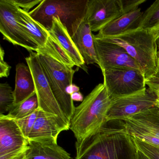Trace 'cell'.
<instances>
[{
  "instance_id": "cell-13",
  "label": "cell",
  "mask_w": 159,
  "mask_h": 159,
  "mask_svg": "<svg viewBox=\"0 0 159 159\" xmlns=\"http://www.w3.org/2000/svg\"><path fill=\"white\" fill-rule=\"evenodd\" d=\"M70 129V123L56 114L49 113L39 108L36 123L29 135V140L53 138Z\"/></svg>"
},
{
  "instance_id": "cell-16",
  "label": "cell",
  "mask_w": 159,
  "mask_h": 159,
  "mask_svg": "<svg viewBox=\"0 0 159 159\" xmlns=\"http://www.w3.org/2000/svg\"><path fill=\"white\" fill-rule=\"evenodd\" d=\"M143 13L139 8L123 15L106 25L98 31L97 35H93L94 37L96 38L114 37L139 28Z\"/></svg>"
},
{
  "instance_id": "cell-30",
  "label": "cell",
  "mask_w": 159,
  "mask_h": 159,
  "mask_svg": "<svg viewBox=\"0 0 159 159\" xmlns=\"http://www.w3.org/2000/svg\"><path fill=\"white\" fill-rule=\"evenodd\" d=\"M4 50L2 47H1L0 49V77H8L10 75V70H11V67L8 65L5 61H4Z\"/></svg>"
},
{
  "instance_id": "cell-27",
  "label": "cell",
  "mask_w": 159,
  "mask_h": 159,
  "mask_svg": "<svg viewBox=\"0 0 159 159\" xmlns=\"http://www.w3.org/2000/svg\"><path fill=\"white\" fill-rule=\"evenodd\" d=\"M133 140L137 148L150 159H159V148L142 141L136 138Z\"/></svg>"
},
{
  "instance_id": "cell-18",
  "label": "cell",
  "mask_w": 159,
  "mask_h": 159,
  "mask_svg": "<svg viewBox=\"0 0 159 159\" xmlns=\"http://www.w3.org/2000/svg\"><path fill=\"white\" fill-rule=\"evenodd\" d=\"M15 105L21 102L36 93L35 82L31 70L24 63H18L16 66L15 88L14 90Z\"/></svg>"
},
{
  "instance_id": "cell-4",
  "label": "cell",
  "mask_w": 159,
  "mask_h": 159,
  "mask_svg": "<svg viewBox=\"0 0 159 159\" xmlns=\"http://www.w3.org/2000/svg\"><path fill=\"white\" fill-rule=\"evenodd\" d=\"M89 0H43L30 15L48 31L53 18H58L71 38L85 18Z\"/></svg>"
},
{
  "instance_id": "cell-35",
  "label": "cell",
  "mask_w": 159,
  "mask_h": 159,
  "mask_svg": "<svg viewBox=\"0 0 159 159\" xmlns=\"http://www.w3.org/2000/svg\"><path fill=\"white\" fill-rule=\"evenodd\" d=\"M136 159H150L147 156L145 153L138 149L137 153Z\"/></svg>"
},
{
  "instance_id": "cell-33",
  "label": "cell",
  "mask_w": 159,
  "mask_h": 159,
  "mask_svg": "<svg viewBox=\"0 0 159 159\" xmlns=\"http://www.w3.org/2000/svg\"><path fill=\"white\" fill-rule=\"evenodd\" d=\"M153 35L156 40L159 39V24L155 26L151 29L148 30Z\"/></svg>"
},
{
  "instance_id": "cell-1",
  "label": "cell",
  "mask_w": 159,
  "mask_h": 159,
  "mask_svg": "<svg viewBox=\"0 0 159 159\" xmlns=\"http://www.w3.org/2000/svg\"><path fill=\"white\" fill-rule=\"evenodd\" d=\"M75 159H136L138 148L123 127L107 124L93 134L75 144Z\"/></svg>"
},
{
  "instance_id": "cell-19",
  "label": "cell",
  "mask_w": 159,
  "mask_h": 159,
  "mask_svg": "<svg viewBox=\"0 0 159 159\" xmlns=\"http://www.w3.org/2000/svg\"><path fill=\"white\" fill-rule=\"evenodd\" d=\"M17 18L28 36L38 45L39 49L43 48L50 36L49 31L21 8L18 10Z\"/></svg>"
},
{
  "instance_id": "cell-32",
  "label": "cell",
  "mask_w": 159,
  "mask_h": 159,
  "mask_svg": "<svg viewBox=\"0 0 159 159\" xmlns=\"http://www.w3.org/2000/svg\"><path fill=\"white\" fill-rule=\"evenodd\" d=\"M71 98L73 101H83V96L81 93L80 92H75L71 94Z\"/></svg>"
},
{
  "instance_id": "cell-3",
  "label": "cell",
  "mask_w": 159,
  "mask_h": 159,
  "mask_svg": "<svg viewBox=\"0 0 159 159\" xmlns=\"http://www.w3.org/2000/svg\"><path fill=\"white\" fill-rule=\"evenodd\" d=\"M97 39L123 47L139 65L146 81L157 72L158 46L155 38L148 30L139 28L118 36Z\"/></svg>"
},
{
  "instance_id": "cell-15",
  "label": "cell",
  "mask_w": 159,
  "mask_h": 159,
  "mask_svg": "<svg viewBox=\"0 0 159 159\" xmlns=\"http://www.w3.org/2000/svg\"><path fill=\"white\" fill-rule=\"evenodd\" d=\"M80 54L86 65L99 63L98 59L93 35L87 20L84 18L72 38Z\"/></svg>"
},
{
  "instance_id": "cell-9",
  "label": "cell",
  "mask_w": 159,
  "mask_h": 159,
  "mask_svg": "<svg viewBox=\"0 0 159 159\" xmlns=\"http://www.w3.org/2000/svg\"><path fill=\"white\" fill-rule=\"evenodd\" d=\"M29 140L16 120L0 115V159H25Z\"/></svg>"
},
{
  "instance_id": "cell-26",
  "label": "cell",
  "mask_w": 159,
  "mask_h": 159,
  "mask_svg": "<svg viewBox=\"0 0 159 159\" xmlns=\"http://www.w3.org/2000/svg\"><path fill=\"white\" fill-rule=\"evenodd\" d=\"M39 111V108L29 116L22 119L16 120L24 135L27 139L37 120Z\"/></svg>"
},
{
  "instance_id": "cell-25",
  "label": "cell",
  "mask_w": 159,
  "mask_h": 159,
  "mask_svg": "<svg viewBox=\"0 0 159 159\" xmlns=\"http://www.w3.org/2000/svg\"><path fill=\"white\" fill-rule=\"evenodd\" d=\"M15 105L14 91L8 83L0 84V115L9 112Z\"/></svg>"
},
{
  "instance_id": "cell-12",
  "label": "cell",
  "mask_w": 159,
  "mask_h": 159,
  "mask_svg": "<svg viewBox=\"0 0 159 159\" xmlns=\"http://www.w3.org/2000/svg\"><path fill=\"white\" fill-rule=\"evenodd\" d=\"M93 38L99 66L102 72L110 69L122 67L142 71L139 65L123 47L94 37Z\"/></svg>"
},
{
  "instance_id": "cell-34",
  "label": "cell",
  "mask_w": 159,
  "mask_h": 159,
  "mask_svg": "<svg viewBox=\"0 0 159 159\" xmlns=\"http://www.w3.org/2000/svg\"><path fill=\"white\" fill-rule=\"evenodd\" d=\"M148 81H159V50L158 51V65H157V72L151 79Z\"/></svg>"
},
{
  "instance_id": "cell-23",
  "label": "cell",
  "mask_w": 159,
  "mask_h": 159,
  "mask_svg": "<svg viewBox=\"0 0 159 159\" xmlns=\"http://www.w3.org/2000/svg\"><path fill=\"white\" fill-rule=\"evenodd\" d=\"M121 121L123 128L131 136L159 148V137L144 131L126 120Z\"/></svg>"
},
{
  "instance_id": "cell-14",
  "label": "cell",
  "mask_w": 159,
  "mask_h": 159,
  "mask_svg": "<svg viewBox=\"0 0 159 159\" xmlns=\"http://www.w3.org/2000/svg\"><path fill=\"white\" fill-rule=\"evenodd\" d=\"M26 159H72L70 154L53 138L29 140Z\"/></svg>"
},
{
  "instance_id": "cell-28",
  "label": "cell",
  "mask_w": 159,
  "mask_h": 159,
  "mask_svg": "<svg viewBox=\"0 0 159 159\" xmlns=\"http://www.w3.org/2000/svg\"><path fill=\"white\" fill-rule=\"evenodd\" d=\"M43 0H12V1L17 7L21 8L27 12L29 13L30 10L39 5Z\"/></svg>"
},
{
  "instance_id": "cell-2",
  "label": "cell",
  "mask_w": 159,
  "mask_h": 159,
  "mask_svg": "<svg viewBox=\"0 0 159 159\" xmlns=\"http://www.w3.org/2000/svg\"><path fill=\"white\" fill-rule=\"evenodd\" d=\"M111 99L104 84H99L76 107L70 120V129L77 141L93 134L107 123Z\"/></svg>"
},
{
  "instance_id": "cell-8",
  "label": "cell",
  "mask_w": 159,
  "mask_h": 159,
  "mask_svg": "<svg viewBox=\"0 0 159 159\" xmlns=\"http://www.w3.org/2000/svg\"><path fill=\"white\" fill-rule=\"evenodd\" d=\"M12 0H0V31L3 39L30 52H37L38 45L28 36L17 18L19 10Z\"/></svg>"
},
{
  "instance_id": "cell-20",
  "label": "cell",
  "mask_w": 159,
  "mask_h": 159,
  "mask_svg": "<svg viewBox=\"0 0 159 159\" xmlns=\"http://www.w3.org/2000/svg\"><path fill=\"white\" fill-rule=\"evenodd\" d=\"M125 120L159 137V104Z\"/></svg>"
},
{
  "instance_id": "cell-36",
  "label": "cell",
  "mask_w": 159,
  "mask_h": 159,
  "mask_svg": "<svg viewBox=\"0 0 159 159\" xmlns=\"http://www.w3.org/2000/svg\"><path fill=\"white\" fill-rule=\"evenodd\" d=\"M156 42H157V46H158V50H159V39L157 40V41H156Z\"/></svg>"
},
{
  "instance_id": "cell-29",
  "label": "cell",
  "mask_w": 159,
  "mask_h": 159,
  "mask_svg": "<svg viewBox=\"0 0 159 159\" xmlns=\"http://www.w3.org/2000/svg\"><path fill=\"white\" fill-rule=\"evenodd\" d=\"M146 2V0H121L125 14L138 9L139 5Z\"/></svg>"
},
{
  "instance_id": "cell-5",
  "label": "cell",
  "mask_w": 159,
  "mask_h": 159,
  "mask_svg": "<svg viewBox=\"0 0 159 159\" xmlns=\"http://www.w3.org/2000/svg\"><path fill=\"white\" fill-rule=\"evenodd\" d=\"M36 52L53 94L70 123L76 107L69 93L75 70L45 53L39 51Z\"/></svg>"
},
{
  "instance_id": "cell-22",
  "label": "cell",
  "mask_w": 159,
  "mask_h": 159,
  "mask_svg": "<svg viewBox=\"0 0 159 159\" xmlns=\"http://www.w3.org/2000/svg\"><path fill=\"white\" fill-rule=\"evenodd\" d=\"M39 108L38 97L35 93L25 101L14 106L6 115L14 120H19L30 115Z\"/></svg>"
},
{
  "instance_id": "cell-11",
  "label": "cell",
  "mask_w": 159,
  "mask_h": 159,
  "mask_svg": "<svg viewBox=\"0 0 159 159\" xmlns=\"http://www.w3.org/2000/svg\"><path fill=\"white\" fill-rule=\"evenodd\" d=\"M124 14L121 0H89L85 19L92 32H97Z\"/></svg>"
},
{
  "instance_id": "cell-6",
  "label": "cell",
  "mask_w": 159,
  "mask_h": 159,
  "mask_svg": "<svg viewBox=\"0 0 159 159\" xmlns=\"http://www.w3.org/2000/svg\"><path fill=\"white\" fill-rule=\"evenodd\" d=\"M104 84L111 99L129 95L146 87L142 71L128 67H117L102 72Z\"/></svg>"
},
{
  "instance_id": "cell-7",
  "label": "cell",
  "mask_w": 159,
  "mask_h": 159,
  "mask_svg": "<svg viewBox=\"0 0 159 159\" xmlns=\"http://www.w3.org/2000/svg\"><path fill=\"white\" fill-rule=\"evenodd\" d=\"M159 104L155 92L146 87L134 93L111 99L107 121L126 120Z\"/></svg>"
},
{
  "instance_id": "cell-17",
  "label": "cell",
  "mask_w": 159,
  "mask_h": 159,
  "mask_svg": "<svg viewBox=\"0 0 159 159\" xmlns=\"http://www.w3.org/2000/svg\"><path fill=\"white\" fill-rule=\"evenodd\" d=\"M52 37L66 51L75 66L85 70V63L80 54L68 31L58 18H53L52 28L49 31Z\"/></svg>"
},
{
  "instance_id": "cell-31",
  "label": "cell",
  "mask_w": 159,
  "mask_h": 159,
  "mask_svg": "<svg viewBox=\"0 0 159 159\" xmlns=\"http://www.w3.org/2000/svg\"><path fill=\"white\" fill-rule=\"evenodd\" d=\"M146 84L148 88L155 92L159 98V81H147Z\"/></svg>"
},
{
  "instance_id": "cell-10",
  "label": "cell",
  "mask_w": 159,
  "mask_h": 159,
  "mask_svg": "<svg viewBox=\"0 0 159 159\" xmlns=\"http://www.w3.org/2000/svg\"><path fill=\"white\" fill-rule=\"evenodd\" d=\"M29 52V55L26 57V62L33 75L39 107L43 111L58 115L69 123L53 94L37 52Z\"/></svg>"
},
{
  "instance_id": "cell-24",
  "label": "cell",
  "mask_w": 159,
  "mask_h": 159,
  "mask_svg": "<svg viewBox=\"0 0 159 159\" xmlns=\"http://www.w3.org/2000/svg\"><path fill=\"white\" fill-rule=\"evenodd\" d=\"M159 24V0H157L143 12L139 28L149 30Z\"/></svg>"
},
{
  "instance_id": "cell-21",
  "label": "cell",
  "mask_w": 159,
  "mask_h": 159,
  "mask_svg": "<svg viewBox=\"0 0 159 159\" xmlns=\"http://www.w3.org/2000/svg\"><path fill=\"white\" fill-rule=\"evenodd\" d=\"M38 51L47 54L68 67L73 68L75 66V63L71 60L67 53L56 40L50 35L45 46L43 48H39Z\"/></svg>"
}]
</instances>
